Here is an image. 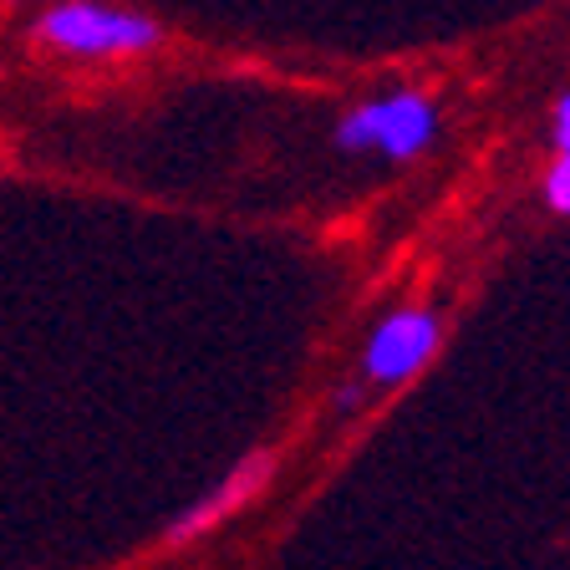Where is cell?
<instances>
[{
  "label": "cell",
  "mask_w": 570,
  "mask_h": 570,
  "mask_svg": "<svg viewBox=\"0 0 570 570\" xmlns=\"http://www.w3.org/2000/svg\"><path fill=\"white\" fill-rule=\"evenodd\" d=\"M443 316L433 306H397L372 326L367 352H362V382L367 387H397L439 356Z\"/></svg>",
  "instance_id": "3"
},
{
  "label": "cell",
  "mask_w": 570,
  "mask_h": 570,
  "mask_svg": "<svg viewBox=\"0 0 570 570\" xmlns=\"http://www.w3.org/2000/svg\"><path fill=\"white\" fill-rule=\"evenodd\" d=\"M550 148H556V154H570V87L560 92L556 112H550Z\"/></svg>",
  "instance_id": "6"
},
{
  "label": "cell",
  "mask_w": 570,
  "mask_h": 570,
  "mask_svg": "<svg viewBox=\"0 0 570 570\" xmlns=\"http://www.w3.org/2000/svg\"><path fill=\"white\" fill-rule=\"evenodd\" d=\"M362 403H367V382L356 377V382H342V387L332 392V407L342 417H352V413H362Z\"/></svg>",
  "instance_id": "7"
},
{
  "label": "cell",
  "mask_w": 570,
  "mask_h": 570,
  "mask_svg": "<svg viewBox=\"0 0 570 570\" xmlns=\"http://www.w3.org/2000/svg\"><path fill=\"white\" fill-rule=\"evenodd\" d=\"M36 41L61 57L82 61H118L164 47V26L142 11H122L107 0H57L36 21Z\"/></svg>",
  "instance_id": "1"
},
{
  "label": "cell",
  "mask_w": 570,
  "mask_h": 570,
  "mask_svg": "<svg viewBox=\"0 0 570 570\" xmlns=\"http://www.w3.org/2000/svg\"><path fill=\"white\" fill-rule=\"evenodd\" d=\"M336 148L346 154H387L392 164H407V158L428 154L433 138H439V107L433 97L413 92V87H397L387 97H372V102H356L342 122H336Z\"/></svg>",
  "instance_id": "2"
},
{
  "label": "cell",
  "mask_w": 570,
  "mask_h": 570,
  "mask_svg": "<svg viewBox=\"0 0 570 570\" xmlns=\"http://www.w3.org/2000/svg\"><path fill=\"white\" fill-rule=\"evenodd\" d=\"M546 209L570 219V154H556V164L546 168Z\"/></svg>",
  "instance_id": "5"
},
{
  "label": "cell",
  "mask_w": 570,
  "mask_h": 570,
  "mask_svg": "<svg viewBox=\"0 0 570 570\" xmlns=\"http://www.w3.org/2000/svg\"><path fill=\"white\" fill-rule=\"evenodd\" d=\"M275 469H281V453H275V449L245 453V459H239L235 469H229V474L209 489V494L194 499L189 510L168 524V530H164V546L178 550V546H194V540H204L214 524H225L229 514H239L245 504H255V499H261L265 489L275 484Z\"/></svg>",
  "instance_id": "4"
}]
</instances>
